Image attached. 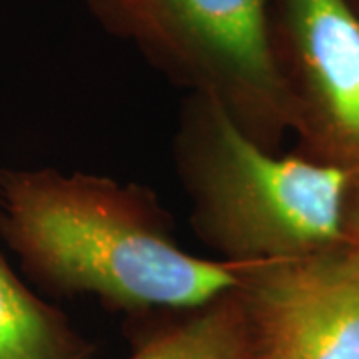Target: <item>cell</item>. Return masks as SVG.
<instances>
[{"label":"cell","mask_w":359,"mask_h":359,"mask_svg":"<svg viewBox=\"0 0 359 359\" xmlns=\"http://www.w3.org/2000/svg\"><path fill=\"white\" fill-rule=\"evenodd\" d=\"M11 219L20 244L54 280L118 304L196 308L242 282V264L182 252L88 184H22L11 196Z\"/></svg>","instance_id":"obj_1"},{"label":"cell","mask_w":359,"mask_h":359,"mask_svg":"<svg viewBox=\"0 0 359 359\" xmlns=\"http://www.w3.org/2000/svg\"><path fill=\"white\" fill-rule=\"evenodd\" d=\"M205 212L238 264L308 256L341 236L344 168L259 150L219 106L210 112Z\"/></svg>","instance_id":"obj_2"},{"label":"cell","mask_w":359,"mask_h":359,"mask_svg":"<svg viewBox=\"0 0 359 359\" xmlns=\"http://www.w3.org/2000/svg\"><path fill=\"white\" fill-rule=\"evenodd\" d=\"M268 359H359V254L242 264Z\"/></svg>","instance_id":"obj_3"},{"label":"cell","mask_w":359,"mask_h":359,"mask_svg":"<svg viewBox=\"0 0 359 359\" xmlns=\"http://www.w3.org/2000/svg\"><path fill=\"white\" fill-rule=\"evenodd\" d=\"M297 48L332 124L359 140V18L347 0H290Z\"/></svg>","instance_id":"obj_4"},{"label":"cell","mask_w":359,"mask_h":359,"mask_svg":"<svg viewBox=\"0 0 359 359\" xmlns=\"http://www.w3.org/2000/svg\"><path fill=\"white\" fill-rule=\"evenodd\" d=\"M190 39L233 76L259 90L276 84L266 0H162Z\"/></svg>","instance_id":"obj_5"},{"label":"cell","mask_w":359,"mask_h":359,"mask_svg":"<svg viewBox=\"0 0 359 359\" xmlns=\"http://www.w3.org/2000/svg\"><path fill=\"white\" fill-rule=\"evenodd\" d=\"M130 359H248L245 323L236 309H214L158 337Z\"/></svg>","instance_id":"obj_6"},{"label":"cell","mask_w":359,"mask_h":359,"mask_svg":"<svg viewBox=\"0 0 359 359\" xmlns=\"http://www.w3.org/2000/svg\"><path fill=\"white\" fill-rule=\"evenodd\" d=\"M0 359H60L44 311L0 262Z\"/></svg>","instance_id":"obj_7"},{"label":"cell","mask_w":359,"mask_h":359,"mask_svg":"<svg viewBox=\"0 0 359 359\" xmlns=\"http://www.w3.org/2000/svg\"><path fill=\"white\" fill-rule=\"evenodd\" d=\"M262 359H268V358H262Z\"/></svg>","instance_id":"obj_8"}]
</instances>
